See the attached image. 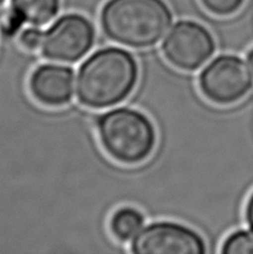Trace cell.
Masks as SVG:
<instances>
[{
	"mask_svg": "<svg viewBox=\"0 0 253 254\" xmlns=\"http://www.w3.org/2000/svg\"><path fill=\"white\" fill-rule=\"evenodd\" d=\"M135 254H205V238L187 223L156 221L141 230L130 244Z\"/></svg>",
	"mask_w": 253,
	"mask_h": 254,
	"instance_id": "6",
	"label": "cell"
},
{
	"mask_svg": "<svg viewBox=\"0 0 253 254\" xmlns=\"http://www.w3.org/2000/svg\"><path fill=\"white\" fill-rule=\"evenodd\" d=\"M246 58H247L248 66H249V68L253 74V46L246 53Z\"/></svg>",
	"mask_w": 253,
	"mask_h": 254,
	"instance_id": "15",
	"label": "cell"
},
{
	"mask_svg": "<svg viewBox=\"0 0 253 254\" xmlns=\"http://www.w3.org/2000/svg\"><path fill=\"white\" fill-rule=\"evenodd\" d=\"M145 217L137 208L125 206L113 213L110 220V230L113 237L121 242H128L141 232Z\"/></svg>",
	"mask_w": 253,
	"mask_h": 254,
	"instance_id": "10",
	"label": "cell"
},
{
	"mask_svg": "<svg viewBox=\"0 0 253 254\" xmlns=\"http://www.w3.org/2000/svg\"><path fill=\"white\" fill-rule=\"evenodd\" d=\"M172 22L173 13L164 0H108L101 11L105 35L129 48L155 46Z\"/></svg>",
	"mask_w": 253,
	"mask_h": 254,
	"instance_id": "2",
	"label": "cell"
},
{
	"mask_svg": "<svg viewBox=\"0 0 253 254\" xmlns=\"http://www.w3.org/2000/svg\"><path fill=\"white\" fill-rule=\"evenodd\" d=\"M221 254H253V230L243 226L230 232L221 243Z\"/></svg>",
	"mask_w": 253,
	"mask_h": 254,
	"instance_id": "11",
	"label": "cell"
},
{
	"mask_svg": "<svg viewBox=\"0 0 253 254\" xmlns=\"http://www.w3.org/2000/svg\"><path fill=\"white\" fill-rule=\"evenodd\" d=\"M95 28L87 18L78 13L61 17L46 33L40 51L48 61L76 63L93 48Z\"/></svg>",
	"mask_w": 253,
	"mask_h": 254,
	"instance_id": "7",
	"label": "cell"
},
{
	"mask_svg": "<svg viewBox=\"0 0 253 254\" xmlns=\"http://www.w3.org/2000/svg\"><path fill=\"white\" fill-rule=\"evenodd\" d=\"M44 33L40 29L31 27V28H27L24 31H21L19 35V43L21 47L26 49V51H37L40 48L43 43Z\"/></svg>",
	"mask_w": 253,
	"mask_h": 254,
	"instance_id": "13",
	"label": "cell"
},
{
	"mask_svg": "<svg viewBox=\"0 0 253 254\" xmlns=\"http://www.w3.org/2000/svg\"><path fill=\"white\" fill-rule=\"evenodd\" d=\"M245 220L246 224L253 230V190L248 195L246 206H245Z\"/></svg>",
	"mask_w": 253,
	"mask_h": 254,
	"instance_id": "14",
	"label": "cell"
},
{
	"mask_svg": "<svg viewBox=\"0 0 253 254\" xmlns=\"http://www.w3.org/2000/svg\"><path fill=\"white\" fill-rule=\"evenodd\" d=\"M28 87L31 96L42 105L63 107L74 96V70L68 66L44 64L31 72Z\"/></svg>",
	"mask_w": 253,
	"mask_h": 254,
	"instance_id": "8",
	"label": "cell"
},
{
	"mask_svg": "<svg viewBox=\"0 0 253 254\" xmlns=\"http://www.w3.org/2000/svg\"><path fill=\"white\" fill-rule=\"evenodd\" d=\"M161 51L172 67L182 72H194L214 56L218 45L214 34L204 24L183 19L172 27Z\"/></svg>",
	"mask_w": 253,
	"mask_h": 254,
	"instance_id": "5",
	"label": "cell"
},
{
	"mask_svg": "<svg viewBox=\"0 0 253 254\" xmlns=\"http://www.w3.org/2000/svg\"><path fill=\"white\" fill-rule=\"evenodd\" d=\"M138 75L137 61L129 52L119 47L99 49L79 67L78 101L92 110L115 106L133 93Z\"/></svg>",
	"mask_w": 253,
	"mask_h": 254,
	"instance_id": "1",
	"label": "cell"
},
{
	"mask_svg": "<svg viewBox=\"0 0 253 254\" xmlns=\"http://www.w3.org/2000/svg\"><path fill=\"white\" fill-rule=\"evenodd\" d=\"M61 0H10V8L1 25L2 34L12 37L22 26L43 27L57 16Z\"/></svg>",
	"mask_w": 253,
	"mask_h": 254,
	"instance_id": "9",
	"label": "cell"
},
{
	"mask_svg": "<svg viewBox=\"0 0 253 254\" xmlns=\"http://www.w3.org/2000/svg\"><path fill=\"white\" fill-rule=\"evenodd\" d=\"M3 1H4V0H0V4H1Z\"/></svg>",
	"mask_w": 253,
	"mask_h": 254,
	"instance_id": "16",
	"label": "cell"
},
{
	"mask_svg": "<svg viewBox=\"0 0 253 254\" xmlns=\"http://www.w3.org/2000/svg\"><path fill=\"white\" fill-rule=\"evenodd\" d=\"M97 133L108 155L126 165L145 162L157 143L153 122L144 113L128 107L115 108L99 116Z\"/></svg>",
	"mask_w": 253,
	"mask_h": 254,
	"instance_id": "3",
	"label": "cell"
},
{
	"mask_svg": "<svg viewBox=\"0 0 253 254\" xmlns=\"http://www.w3.org/2000/svg\"><path fill=\"white\" fill-rule=\"evenodd\" d=\"M198 92L216 106L241 103L253 92V74L247 61L232 53H221L196 77Z\"/></svg>",
	"mask_w": 253,
	"mask_h": 254,
	"instance_id": "4",
	"label": "cell"
},
{
	"mask_svg": "<svg viewBox=\"0 0 253 254\" xmlns=\"http://www.w3.org/2000/svg\"><path fill=\"white\" fill-rule=\"evenodd\" d=\"M202 7L210 15L218 18H228L240 10L246 0H200Z\"/></svg>",
	"mask_w": 253,
	"mask_h": 254,
	"instance_id": "12",
	"label": "cell"
}]
</instances>
